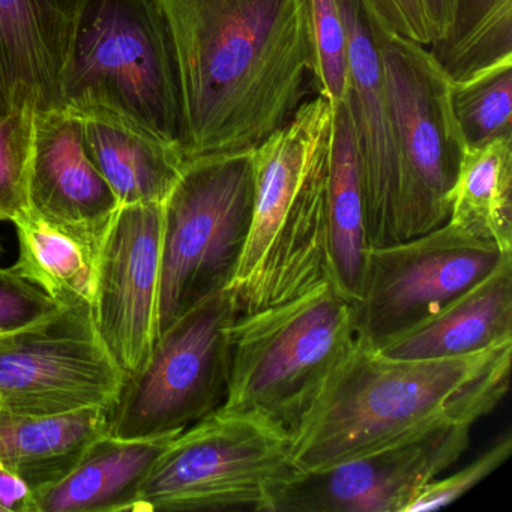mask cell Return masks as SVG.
Returning <instances> with one entry per match:
<instances>
[{"mask_svg":"<svg viewBox=\"0 0 512 512\" xmlns=\"http://www.w3.org/2000/svg\"><path fill=\"white\" fill-rule=\"evenodd\" d=\"M169 29L185 157L250 151L313 85L307 0H155Z\"/></svg>","mask_w":512,"mask_h":512,"instance_id":"1","label":"cell"},{"mask_svg":"<svg viewBox=\"0 0 512 512\" xmlns=\"http://www.w3.org/2000/svg\"><path fill=\"white\" fill-rule=\"evenodd\" d=\"M512 341L457 358L395 359L356 338L290 430L313 472L451 424L490 415L509 388Z\"/></svg>","mask_w":512,"mask_h":512,"instance_id":"2","label":"cell"},{"mask_svg":"<svg viewBox=\"0 0 512 512\" xmlns=\"http://www.w3.org/2000/svg\"><path fill=\"white\" fill-rule=\"evenodd\" d=\"M332 109L317 95L253 149L250 229L227 286L238 316L331 283L328 149Z\"/></svg>","mask_w":512,"mask_h":512,"instance_id":"3","label":"cell"},{"mask_svg":"<svg viewBox=\"0 0 512 512\" xmlns=\"http://www.w3.org/2000/svg\"><path fill=\"white\" fill-rule=\"evenodd\" d=\"M59 107L119 116L184 151L178 65L155 0H73Z\"/></svg>","mask_w":512,"mask_h":512,"instance_id":"4","label":"cell"},{"mask_svg":"<svg viewBox=\"0 0 512 512\" xmlns=\"http://www.w3.org/2000/svg\"><path fill=\"white\" fill-rule=\"evenodd\" d=\"M355 341L353 304L331 283L238 316L224 409L257 413L290 433Z\"/></svg>","mask_w":512,"mask_h":512,"instance_id":"5","label":"cell"},{"mask_svg":"<svg viewBox=\"0 0 512 512\" xmlns=\"http://www.w3.org/2000/svg\"><path fill=\"white\" fill-rule=\"evenodd\" d=\"M302 473L281 425L220 407L167 443L137 488L133 512H272Z\"/></svg>","mask_w":512,"mask_h":512,"instance_id":"6","label":"cell"},{"mask_svg":"<svg viewBox=\"0 0 512 512\" xmlns=\"http://www.w3.org/2000/svg\"><path fill=\"white\" fill-rule=\"evenodd\" d=\"M254 203L253 149L188 158L163 203L158 335L227 289Z\"/></svg>","mask_w":512,"mask_h":512,"instance_id":"7","label":"cell"},{"mask_svg":"<svg viewBox=\"0 0 512 512\" xmlns=\"http://www.w3.org/2000/svg\"><path fill=\"white\" fill-rule=\"evenodd\" d=\"M236 319L238 311L224 289L161 332L145 364L124 380L109 409L110 436H176L223 407Z\"/></svg>","mask_w":512,"mask_h":512,"instance_id":"8","label":"cell"},{"mask_svg":"<svg viewBox=\"0 0 512 512\" xmlns=\"http://www.w3.org/2000/svg\"><path fill=\"white\" fill-rule=\"evenodd\" d=\"M386 95L398 155V242L449 218V193L464 145L451 103V79L427 46L386 32Z\"/></svg>","mask_w":512,"mask_h":512,"instance_id":"9","label":"cell"},{"mask_svg":"<svg viewBox=\"0 0 512 512\" xmlns=\"http://www.w3.org/2000/svg\"><path fill=\"white\" fill-rule=\"evenodd\" d=\"M508 254L448 221L424 235L368 248L361 298L353 305L356 338L379 349L436 316Z\"/></svg>","mask_w":512,"mask_h":512,"instance_id":"10","label":"cell"},{"mask_svg":"<svg viewBox=\"0 0 512 512\" xmlns=\"http://www.w3.org/2000/svg\"><path fill=\"white\" fill-rule=\"evenodd\" d=\"M122 385L89 302L65 305L43 322L0 334V409L37 418L110 409Z\"/></svg>","mask_w":512,"mask_h":512,"instance_id":"11","label":"cell"},{"mask_svg":"<svg viewBox=\"0 0 512 512\" xmlns=\"http://www.w3.org/2000/svg\"><path fill=\"white\" fill-rule=\"evenodd\" d=\"M163 203L121 205L94 263L95 331L124 380L158 338Z\"/></svg>","mask_w":512,"mask_h":512,"instance_id":"12","label":"cell"},{"mask_svg":"<svg viewBox=\"0 0 512 512\" xmlns=\"http://www.w3.org/2000/svg\"><path fill=\"white\" fill-rule=\"evenodd\" d=\"M472 424L421 436L304 472L281 490L272 512H406L407 506L470 445Z\"/></svg>","mask_w":512,"mask_h":512,"instance_id":"13","label":"cell"},{"mask_svg":"<svg viewBox=\"0 0 512 512\" xmlns=\"http://www.w3.org/2000/svg\"><path fill=\"white\" fill-rule=\"evenodd\" d=\"M26 200L34 217L73 239L94 265L121 203L89 158L82 119L64 107L35 113Z\"/></svg>","mask_w":512,"mask_h":512,"instance_id":"14","label":"cell"},{"mask_svg":"<svg viewBox=\"0 0 512 512\" xmlns=\"http://www.w3.org/2000/svg\"><path fill=\"white\" fill-rule=\"evenodd\" d=\"M347 34L349 101L361 164L368 248L398 242V155L386 95L382 40L386 29L365 0H340Z\"/></svg>","mask_w":512,"mask_h":512,"instance_id":"15","label":"cell"},{"mask_svg":"<svg viewBox=\"0 0 512 512\" xmlns=\"http://www.w3.org/2000/svg\"><path fill=\"white\" fill-rule=\"evenodd\" d=\"M73 0H0V116L59 107Z\"/></svg>","mask_w":512,"mask_h":512,"instance_id":"16","label":"cell"},{"mask_svg":"<svg viewBox=\"0 0 512 512\" xmlns=\"http://www.w3.org/2000/svg\"><path fill=\"white\" fill-rule=\"evenodd\" d=\"M512 341V254L436 316L379 347L395 359L457 358Z\"/></svg>","mask_w":512,"mask_h":512,"instance_id":"17","label":"cell"},{"mask_svg":"<svg viewBox=\"0 0 512 512\" xmlns=\"http://www.w3.org/2000/svg\"><path fill=\"white\" fill-rule=\"evenodd\" d=\"M173 437H98L64 476L34 490L32 512L133 511L143 476Z\"/></svg>","mask_w":512,"mask_h":512,"instance_id":"18","label":"cell"},{"mask_svg":"<svg viewBox=\"0 0 512 512\" xmlns=\"http://www.w3.org/2000/svg\"><path fill=\"white\" fill-rule=\"evenodd\" d=\"M79 116L89 158L121 205L166 202L188 160L181 146L110 113Z\"/></svg>","mask_w":512,"mask_h":512,"instance_id":"19","label":"cell"},{"mask_svg":"<svg viewBox=\"0 0 512 512\" xmlns=\"http://www.w3.org/2000/svg\"><path fill=\"white\" fill-rule=\"evenodd\" d=\"M326 199L331 284L343 298L355 305L361 298L368 244L358 142L347 100L332 110Z\"/></svg>","mask_w":512,"mask_h":512,"instance_id":"20","label":"cell"},{"mask_svg":"<svg viewBox=\"0 0 512 512\" xmlns=\"http://www.w3.org/2000/svg\"><path fill=\"white\" fill-rule=\"evenodd\" d=\"M107 433L109 409L103 407L49 418L0 409V464L37 490L64 476Z\"/></svg>","mask_w":512,"mask_h":512,"instance_id":"21","label":"cell"},{"mask_svg":"<svg viewBox=\"0 0 512 512\" xmlns=\"http://www.w3.org/2000/svg\"><path fill=\"white\" fill-rule=\"evenodd\" d=\"M448 223L512 253V136L466 146L449 193Z\"/></svg>","mask_w":512,"mask_h":512,"instance_id":"22","label":"cell"},{"mask_svg":"<svg viewBox=\"0 0 512 512\" xmlns=\"http://www.w3.org/2000/svg\"><path fill=\"white\" fill-rule=\"evenodd\" d=\"M13 224L19 238V260L14 271L62 307L77 302L91 304L94 265L85 251L29 211L19 215Z\"/></svg>","mask_w":512,"mask_h":512,"instance_id":"23","label":"cell"},{"mask_svg":"<svg viewBox=\"0 0 512 512\" xmlns=\"http://www.w3.org/2000/svg\"><path fill=\"white\" fill-rule=\"evenodd\" d=\"M452 82L512 58V0H461L448 37L428 47Z\"/></svg>","mask_w":512,"mask_h":512,"instance_id":"24","label":"cell"},{"mask_svg":"<svg viewBox=\"0 0 512 512\" xmlns=\"http://www.w3.org/2000/svg\"><path fill=\"white\" fill-rule=\"evenodd\" d=\"M451 103L464 145L512 136V58L451 80Z\"/></svg>","mask_w":512,"mask_h":512,"instance_id":"25","label":"cell"},{"mask_svg":"<svg viewBox=\"0 0 512 512\" xmlns=\"http://www.w3.org/2000/svg\"><path fill=\"white\" fill-rule=\"evenodd\" d=\"M313 43V85L317 95L337 109L349 97L347 34L340 0H307Z\"/></svg>","mask_w":512,"mask_h":512,"instance_id":"26","label":"cell"},{"mask_svg":"<svg viewBox=\"0 0 512 512\" xmlns=\"http://www.w3.org/2000/svg\"><path fill=\"white\" fill-rule=\"evenodd\" d=\"M37 112L0 116V220L13 223L28 211L26 179Z\"/></svg>","mask_w":512,"mask_h":512,"instance_id":"27","label":"cell"},{"mask_svg":"<svg viewBox=\"0 0 512 512\" xmlns=\"http://www.w3.org/2000/svg\"><path fill=\"white\" fill-rule=\"evenodd\" d=\"M512 454V433L506 431L484 454L452 476L434 479L407 506L406 512L434 511L451 505L496 472Z\"/></svg>","mask_w":512,"mask_h":512,"instance_id":"28","label":"cell"},{"mask_svg":"<svg viewBox=\"0 0 512 512\" xmlns=\"http://www.w3.org/2000/svg\"><path fill=\"white\" fill-rule=\"evenodd\" d=\"M61 307L13 268H0V334L43 322Z\"/></svg>","mask_w":512,"mask_h":512,"instance_id":"29","label":"cell"},{"mask_svg":"<svg viewBox=\"0 0 512 512\" xmlns=\"http://www.w3.org/2000/svg\"><path fill=\"white\" fill-rule=\"evenodd\" d=\"M365 4L386 31L430 47L421 0H365Z\"/></svg>","mask_w":512,"mask_h":512,"instance_id":"30","label":"cell"},{"mask_svg":"<svg viewBox=\"0 0 512 512\" xmlns=\"http://www.w3.org/2000/svg\"><path fill=\"white\" fill-rule=\"evenodd\" d=\"M32 502L31 485L0 464V512H32Z\"/></svg>","mask_w":512,"mask_h":512,"instance_id":"31","label":"cell"},{"mask_svg":"<svg viewBox=\"0 0 512 512\" xmlns=\"http://www.w3.org/2000/svg\"><path fill=\"white\" fill-rule=\"evenodd\" d=\"M461 0H421L425 22L430 32V46L445 40L454 26Z\"/></svg>","mask_w":512,"mask_h":512,"instance_id":"32","label":"cell"},{"mask_svg":"<svg viewBox=\"0 0 512 512\" xmlns=\"http://www.w3.org/2000/svg\"><path fill=\"white\" fill-rule=\"evenodd\" d=\"M0 251H2V247H0Z\"/></svg>","mask_w":512,"mask_h":512,"instance_id":"33","label":"cell"}]
</instances>
